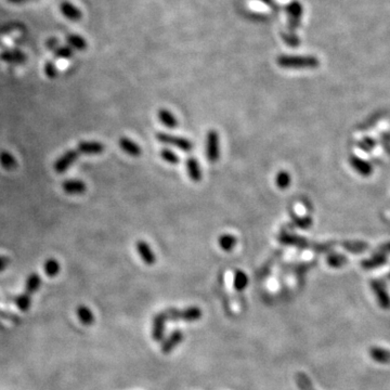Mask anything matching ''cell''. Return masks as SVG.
<instances>
[{
  "mask_svg": "<svg viewBox=\"0 0 390 390\" xmlns=\"http://www.w3.org/2000/svg\"><path fill=\"white\" fill-rule=\"evenodd\" d=\"M276 63L285 69H313L319 66L317 58L301 55H281L276 59Z\"/></svg>",
  "mask_w": 390,
  "mask_h": 390,
  "instance_id": "1",
  "label": "cell"
},
{
  "mask_svg": "<svg viewBox=\"0 0 390 390\" xmlns=\"http://www.w3.org/2000/svg\"><path fill=\"white\" fill-rule=\"evenodd\" d=\"M163 312L167 321L195 322L202 318V310L197 307H189L185 309H167Z\"/></svg>",
  "mask_w": 390,
  "mask_h": 390,
  "instance_id": "2",
  "label": "cell"
},
{
  "mask_svg": "<svg viewBox=\"0 0 390 390\" xmlns=\"http://www.w3.org/2000/svg\"><path fill=\"white\" fill-rule=\"evenodd\" d=\"M205 154H206V158L210 163L218 162L220 156V141H219V133L217 132L215 129L209 130L206 134Z\"/></svg>",
  "mask_w": 390,
  "mask_h": 390,
  "instance_id": "3",
  "label": "cell"
},
{
  "mask_svg": "<svg viewBox=\"0 0 390 390\" xmlns=\"http://www.w3.org/2000/svg\"><path fill=\"white\" fill-rule=\"evenodd\" d=\"M156 139L162 142L164 144L167 145H171V146H176L177 148L184 152H191L193 150V143L183 137H178V135H172L169 133H165V132H158L156 134Z\"/></svg>",
  "mask_w": 390,
  "mask_h": 390,
  "instance_id": "4",
  "label": "cell"
},
{
  "mask_svg": "<svg viewBox=\"0 0 390 390\" xmlns=\"http://www.w3.org/2000/svg\"><path fill=\"white\" fill-rule=\"evenodd\" d=\"M79 157V152L77 150H69L55 160L53 165L54 170L58 173H63L72 167V165L76 162Z\"/></svg>",
  "mask_w": 390,
  "mask_h": 390,
  "instance_id": "5",
  "label": "cell"
},
{
  "mask_svg": "<svg viewBox=\"0 0 390 390\" xmlns=\"http://www.w3.org/2000/svg\"><path fill=\"white\" fill-rule=\"evenodd\" d=\"M0 60L9 64H23L27 60V55L17 49H5L0 52Z\"/></svg>",
  "mask_w": 390,
  "mask_h": 390,
  "instance_id": "6",
  "label": "cell"
},
{
  "mask_svg": "<svg viewBox=\"0 0 390 390\" xmlns=\"http://www.w3.org/2000/svg\"><path fill=\"white\" fill-rule=\"evenodd\" d=\"M371 287H372L373 292L376 295L377 301L379 305L384 310H388L390 309V296L388 295L385 286L380 281H372L371 282Z\"/></svg>",
  "mask_w": 390,
  "mask_h": 390,
  "instance_id": "7",
  "label": "cell"
},
{
  "mask_svg": "<svg viewBox=\"0 0 390 390\" xmlns=\"http://www.w3.org/2000/svg\"><path fill=\"white\" fill-rule=\"evenodd\" d=\"M167 319L164 312L157 313L153 319L152 324V337L155 342H162L165 335V327H166Z\"/></svg>",
  "mask_w": 390,
  "mask_h": 390,
  "instance_id": "8",
  "label": "cell"
},
{
  "mask_svg": "<svg viewBox=\"0 0 390 390\" xmlns=\"http://www.w3.org/2000/svg\"><path fill=\"white\" fill-rule=\"evenodd\" d=\"M62 189L64 190L66 194L79 195L84 194L87 190V185L83 180L79 179H67L62 183Z\"/></svg>",
  "mask_w": 390,
  "mask_h": 390,
  "instance_id": "9",
  "label": "cell"
},
{
  "mask_svg": "<svg viewBox=\"0 0 390 390\" xmlns=\"http://www.w3.org/2000/svg\"><path fill=\"white\" fill-rule=\"evenodd\" d=\"M286 12L289 16L288 17L289 29H290V32H294L300 22V17L302 14V8H301L299 2L295 1L288 5V7L286 8Z\"/></svg>",
  "mask_w": 390,
  "mask_h": 390,
  "instance_id": "10",
  "label": "cell"
},
{
  "mask_svg": "<svg viewBox=\"0 0 390 390\" xmlns=\"http://www.w3.org/2000/svg\"><path fill=\"white\" fill-rule=\"evenodd\" d=\"M60 11L62 12L67 20L73 22H78L83 18V12L77 8L75 4L70 1H63L60 4Z\"/></svg>",
  "mask_w": 390,
  "mask_h": 390,
  "instance_id": "11",
  "label": "cell"
},
{
  "mask_svg": "<svg viewBox=\"0 0 390 390\" xmlns=\"http://www.w3.org/2000/svg\"><path fill=\"white\" fill-rule=\"evenodd\" d=\"M135 250H137L141 259L143 260V262L145 264L152 265L155 263L156 261L155 255H154L150 245H148L145 241H138V242L135 243Z\"/></svg>",
  "mask_w": 390,
  "mask_h": 390,
  "instance_id": "12",
  "label": "cell"
},
{
  "mask_svg": "<svg viewBox=\"0 0 390 390\" xmlns=\"http://www.w3.org/2000/svg\"><path fill=\"white\" fill-rule=\"evenodd\" d=\"M76 150L79 154H100L104 151V145L99 141H80Z\"/></svg>",
  "mask_w": 390,
  "mask_h": 390,
  "instance_id": "13",
  "label": "cell"
},
{
  "mask_svg": "<svg viewBox=\"0 0 390 390\" xmlns=\"http://www.w3.org/2000/svg\"><path fill=\"white\" fill-rule=\"evenodd\" d=\"M277 239L280 241L281 244L296 246V247H299V249H306V247H308L309 245L308 241L306 239L288 233H281L278 235Z\"/></svg>",
  "mask_w": 390,
  "mask_h": 390,
  "instance_id": "14",
  "label": "cell"
},
{
  "mask_svg": "<svg viewBox=\"0 0 390 390\" xmlns=\"http://www.w3.org/2000/svg\"><path fill=\"white\" fill-rule=\"evenodd\" d=\"M183 340V333L180 331H176L171 333L169 337L164 340L162 344V352L163 354H169Z\"/></svg>",
  "mask_w": 390,
  "mask_h": 390,
  "instance_id": "15",
  "label": "cell"
},
{
  "mask_svg": "<svg viewBox=\"0 0 390 390\" xmlns=\"http://www.w3.org/2000/svg\"><path fill=\"white\" fill-rule=\"evenodd\" d=\"M185 167L190 179L194 182H200L202 180V169L201 166L194 157H189L185 162Z\"/></svg>",
  "mask_w": 390,
  "mask_h": 390,
  "instance_id": "16",
  "label": "cell"
},
{
  "mask_svg": "<svg viewBox=\"0 0 390 390\" xmlns=\"http://www.w3.org/2000/svg\"><path fill=\"white\" fill-rule=\"evenodd\" d=\"M369 355L372 360L377 363L388 364L390 363V351L387 349L381 348V347L373 346L369 349Z\"/></svg>",
  "mask_w": 390,
  "mask_h": 390,
  "instance_id": "17",
  "label": "cell"
},
{
  "mask_svg": "<svg viewBox=\"0 0 390 390\" xmlns=\"http://www.w3.org/2000/svg\"><path fill=\"white\" fill-rule=\"evenodd\" d=\"M119 144H120V147L122 148V150L125 153L129 154V155H131L133 157H137V156L141 155V153H142L141 147L137 143H135V142L130 140L127 137H122L119 140Z\"/></svg>",
  "mask_w": 390,
  "mask_h": 390,
  "instance_id": "18",
  "label": "cell"
},
{
  "mask_svg": "<svg viewBox=\"0 0 390 390\" xmlns=\"http://www.w3.org/2000/svg\"><path fill=\"white\" fill-rule=\"evenodd\" d=\"M157 117L159 122L163 124V125L167 128H176L178 126V120L176 119V116L173 115L170 111L166 110V109H160L157 112Z\"/></svg>",
  "mask_w": 390,
  "mask_h": 390,
  "instance_id": "19",
  "label": "cell"
},
{
  "mask_svg": "<svg viewBox=\"0 0 390 390\" xmlns=\"http://www.w3.org/2000/svg\"><path fill=\"white\" fill-rule=\"evenodd\" d=\"M76 314L80 321V323L84 324V325L89 326V325H92L95 323V315H94V313H92L91 309L89 307L84 306V305L77 307Z\"/></svg>",
  "mask_w": 390,
  "mask_h": 390,
  "instance_id": "20",
  "label": "cell"
},
{
  "mask_svg": "<svg viewBox=\"0 0 390 390\" xmlns=\"http://www.w3.org/2000/svg\"><path fill=\"white\" fill-rule=\"evenodd\" d=\"M41 286V277L38 273L29 274L25 282V293L32 295L38 292Z\"/></svg>",
  "mask_w": 390,
  "mask_h": 390,
  "instance_id": "21",
  "label": "cell"
},
{
  "mask_svg": "<svg viewBox=\"0 0 390 390\" xmlns=\"http://www.w3.org/2000/svg\"><path fill=\"white\" fill-rule=\"evenodd\" d=\"M67 46H70L72 49H76V50L83 51L87 48V41L85 40L84 37L77 34H70L66 36L65 38Z\"/></svg>",
  "mask_w": 390,
  "mask_h": 390,
  "instance_id": "22",
  "label": "cell"
},
{
  "mask_svg": "<svg viewBox=\"0 0 390 390\" xmlns=\"http://www.w3.org/2000/svg\"><path fill=\"white\" fill-rule=\"evenodd\" d=\"M0 165L5 170H13L17 167V162L10 152L1 151L0 152Z\"/></svg>",
  "mask_w": 390,
  "mask_h": 390,
  "instance_id": "23",
  "label": "cell"
},
{
  "mask_svg": "<svg viewBox=\"0 0 390 390\" xmlns=\"http://www.w3.org/2000/svg\"><path fill=\"white\" fill-rule=\"evenodd\" d=\"M14 303L21 311H28L30 306H32V295L24 292L16 296V298L14 299Z\"/></svg>",
  "mask_w": 390,
  "mask_h": 390,
  "instance_id": "24",
  "label": "cell"
},
{
  "mask_svg": "<svg viewBox=\"0 0 390 390\" xmlns=\"http://www.w3.org/2000/svg\"><path fill=\"white\" fill-rule=\"evenodd\" d=\"M43 270H45V273L48 276L54 277L60 273L61 267H60V263L54 258H49L46 260L45 264H43Z\"/></svg>",
  "mask_w": 390,
  "mask_h": 390,
  "instance_id": "25",
  "label": "cell"
},
{
  "mask_svg": "<svg viewBox=\"0 0 390 390\" xmlns=\"http://www.w3.org/2000/svg\"><path fill=\"white\" fill-rule=\"evenodd\" d=\"M218 243L221 250H224L225 252H230L237 245V238L231 234H224L219 238Z\"/></svg>",
  "mask_w": 390,
  "mask_h": 390,
  "instance_id": "26",
  "label": "cell"
},
{
  "mask_svg": "<svg viewBox=\"0 0 390 390\" xmlns=\"http://www.w3.org/2000/svg\"><path fill=\"white\" fill-rule=\"evenodd\" d=\"M234 288L239 290V292H242L249 284V277H247L245 272L242 270H237L234 273Z\"/></svg>",
  "mask_w": 390,
  "mask_h": 390,
  "instance_id": "27",
  "label": "cell"
},
{
  "mask_svg": "<svg viewBox=\"0 0 390 390\" xmlns=\"http://www.w3.org/2000/svg\"><path fill=\"white\" fill-rule=\"evenodd\" d=\"M386 260H387V258L385 255H383V254H379V255L374 256L373 258L368 259V260H365V261H363L362 267L367 270L374 269V268L380 267V265L385 263Z\"/></svg>",
  "mask_w": 390,
  "mask_h": 390,
  "instance_id": "28",
  "label": "cell"
},
{
  "mask_svg": "<svg viewBox=\"0 0 390 390\" xmlns=\"http://www.w3.org/2000/svg\"><path fill=\"white\" fill-rule=\"evenodd\" d=\"M290 182H292V179H290V176L287 171L281 170L276 173L275 184L278 189H287L290 185Z\"/></svg>",
  "mask_w": 390,
  "mask_h": 390,
  "instance_id": "29",
  "label": "cell"
},
{
  "mask_svg": "<svg viewBox=\"0 0 390 390\" xmlns=\"http://www.w3.org/2000/svg\"><path fill=\"white\" fill-rule=\"evenodd\" d=\"M351 164L363 176H369L371 175V172H372V167H371L370 164H368L367 162H364V160H361L357 157H352Z\"/></svg>",
  "mask_w": 390,
  "mask_h": 390,
  "instance_id": "30",
  "label": "cell"
},
{
  "mask_svg": "<svg viewBox=\"0 0 390 390\" xmlns=\"http://www.w3.org/2000/svg\"><path fill=\"white\" fill-rule=\"evenodd\" d=\"M296 383L300 390H315L314 387L312 386L311 381L309 380V377L305 373H301V372L297 373Z\"/></svg>",
  "mask_w": 390,
  "mask_h": 390,
  "instance_id": "31",
  "label": "cell"
},
{
  "mask_svg": "<svg viewBox=\"0 0 390 390\" xmlns=\"http://www.w3.org/2000/svg\"><path fill=\"white\" fill-rule=\"evenodd\" d=\"M54 57L60 60L71 59L74 55V50L70 46H60L54 52Z\"/></svg>",
  "mask_w": 390,
  "mask_h": 390,
  "instance_id": "32",
  "label": "cell"
},
{
  "mask_svg": "<svg viewBox=\"0 0 390 390\" xmlns=\"http://www.w3.org/2000/svg\"><path fill=\"white\" fill-rule=\"evenodd\" d=\"M326 262L332 268H339L347 262V258L343 255H330L326 259Z\"/></svg>",
  "mask_w": 390,
  "mask_h": 390,
  "instance_id": "33",
  "label": "cell"
},
{
  "mask_svg": "<svg viewBox=\"0 0 390 390\" xmlns=\"http://www.w3.org/2000/svg\"><path fill=\"white\" fill-rule=\"evenodd\" d=\"M160 157H162L165 162L172 165H176L179 163L178 155L176 153H173L171 150H169V148H163V150L160 151Z\"/></svg>",
  "mask_w": 390,
  "mask_h": 390,
  "instance_id": "34",
  "label": "cell"
},
{
  "mask_svg": "<svg viewBox=\"0 0 390 390\" xmlns=\"http://www.w3.org/2000/svg\"><path fill=\"white\" fill-rule=\"evenodd\" d=\"M293 222L300 229H308L312 225V219L310 217H293Z\"/></svg>",
  "mask_w": 390,
  "mask_h": 390,
  "instance_id": "35",
  "label": "cell"
},
{
  "mask_svg": "<svg viewBox=\"0 0 390 390\" xmlns=\"http://www.w3.org/2000/svg\"><path fill=\"white\" fill-rule=\"evenodd\" d=\"M45 74H46V76L50 79H53L58 76V74H59L58 66L55 65L54 62L49 61L45 64Z\"/></svg>",
  "mask_w": 390,
  "mask_h": 390,
  "instance_id": "36",
  "label": "cell"
},
{
  "mask_svg": "<svg viewBox=\"0 0 390 390\" xmlns=\"http://www.w3.org/2000/svg\"><path fill=\"white\" fill-rule=\"evenodd\" d=\"M344 246L346 247L347 250H349L352 253H361L362 251L368 249V245L364 244V243H357V244L356 243H354V244L345 243Z\"/></svg>",
  "mask_w": 390,
  "mask_h": 390,
  "instance_id": "37",
  "label": "cell"
},
{
  "mask_svg": "<svg viewBox=\"0 0 390 390\" xmlns=\"http://www.w3.org/2000/svg\"><path fill=\"white\" fill-rule=\"evenodd\" d=\"M59 40L57 39V38H50V39H48L47 41H46V47H47V49H49V50H50V51H52V52H54L55 50H57V49L60 47V45H59Z\"/></svg>",
  "mask_w": 390,
  "mask_h": 390,
  "instance_id": "38",
  "label": "cell"
},
{
  "mask_svg": "<svg viewBox=\"0 0 390 390\" xmlns=\"http://www.w3.org/2000/svg\"><path fill=\"white\" fill-rule=\"evenodd\" d=\"M9 264H10V258H8L7 256L0 255V272H2L7 269Z\"/></svg>",
  "mask_w": 390,
  "mask_h": 390,
  "instance_id": "39",
  "label": "cell"
},
{
  "mask_svg": "<svg viewBox=\"0 0 390 390\" xmlns=\"http://www.w3.org/2000/svg\"><path fill=\"white\" fill-rule=\"evenodd\" d=\"M7 1L10 3H13V4H22V3L27 2L28 0H7Z\"/></svg>",
  "mask_w": 390,
  "mask_h": 390,
  "instance_id": "40",
  "label": "cell"
},
{
  "mask_svg": "<svg viewBox=\"0 0 390 390\" xmlns=\"http://www.w3.org/2000/svg\"><path fill=\"white\" fill-rule=\"evenodd\" d=\"M380 251H384V252H390V243H387L384 246H382Z\"/></svg>",
  "mask_w": 390,
  "mask_h": 390,
  "instance_id": "41",
  "label": "cell"
},
{
  "mask_svg": "<svg viewBox=\"0 0 390 390\" xmlns=\"http://www.w3.org/2000/svg\"><path fill=\"white\" fill-rule=\"evenodd\" d=\"M261 1H262V2H264L265 4H269V5H271V7H273V5H274V3H273V0H261Z\"/></svg>",
  "mask_w": 390,
  "mask_h": 390,
  "instance_id": "42",
  "label": "cell"
},
{
  "mask_svg": "<svg viewBox=\"0 0 390 390\" xmlns=\"http://www.w3.org/2000/svg\"><path fill=\"white\" fill-rule=\"evenodd\" d=\"M389 278H390V274H389Z\"/></svg>",
  "mask_w": 390,
  "mask_h": 390,
  "instance_id": "43",
  "label": "cell"
}]
</instances>
